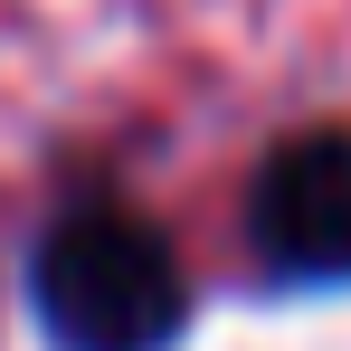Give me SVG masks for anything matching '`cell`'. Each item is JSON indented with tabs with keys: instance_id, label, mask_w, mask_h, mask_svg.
Listing matches in <instances>:
<instances>
[{
	"instance_id": "cell-2",
	"label": "cell",
	"mask_w": 351,
	"mask_h": 351,
	"mask_svg": "<svg viewBox=\"0 0 351 351\" xmlns=\"http://www.w3.org/2000/svg\"><path fill=\"white\" fill-rule=\"evenodd\" d=\"M247 237L285 285H351V133H294L256 162Z\"/></svg>"
},
{
	"instance_id": "cell-1",
	"label": "cell",
	"mask_w": 351,
	"mask_h": 351,
	"mask_svg": "<svg viewBox=\"0 0 351 351\" xmlns=\"http://www.w3.org/2000/svg\"><path fill=\"white\" fill-rule=\"evenodd\" d=\"M29 294L58 351H171L190 313L171 247L123 209H66L38 237Z\"/></svg>"
}]
</instances>
